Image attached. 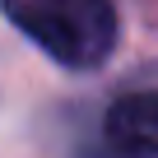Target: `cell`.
<instances>
[{
  "instance_id": "cell-1",
  "label": "cell",
  "mask_w": 158,
  "mask_h": 158,
  "mask_svg": "<svg viewBox=\"0 0 158 158\" xmlns=\"http://www.w3.org/2000/svg\"><path fill=\"white\" fill-rule=\"evenodd\" d=\"M5 14L65 70H98L116 47L112 0H5Z\"/></svg>"
},
{
  "instance_id": "cell-2",
  "label": "cell",
  "mask_w": 158,
  "mask_h": 158,
  "mask_svg": "<svg viewBox=\"0 0 158 158\" xmlns=\"http://www.w3.org/2000/svg\"><path fill=\"white\" fill-rule=\"evenodd\" d=\"M107 144L116 158H158V93H126L107 112Z\"/></svg>"
}]
</instances>
